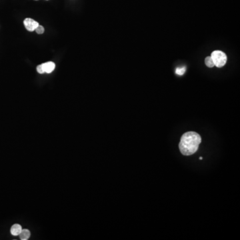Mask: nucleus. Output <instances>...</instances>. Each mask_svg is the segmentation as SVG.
I'll list each match as a JSON object with an SVG mask.
<instances>
[{"instance_id":"f257e3e1","label":"nucleus","mask_w":240,"mask_h":240,"mask_svg":"<svg viewBox=\"0 0 240 240\" xmlns=\"http://www.w3.org/2000/svg\"><path fill=\"white\" fill-rule=\"evenodd\" d=\"M201 138L198 133L188 131L183 135L179 144L180 152L184 155H191L198 151Z\"/></svg>"},{"instance_id":"f03ea898","label":"nucleus","mask_w":240,"mask_h":240,"mask_svg":"<svg viewBox=\"0 0 240 240\" xmlns=\"http://www.w3.org/2000/svg\"><path fill=\"white\" fill-rule=\"evenodd\" d=\"M211 57L213 60L214 65L218 68L223 67L227 62V55L221 51H214L211 53Z\"/></svg>"},{"instance_id":"7ed1b4c3","label":"nucleus","mask_w":240,"mask_h":240,"mask_svg":"<svg viewBox=\"0 0 240 240\" xmlns=\"http://www.w3.org/2000/svg\"><path fill=\"white\" fill-rule=\"evenodd\" d=\"M24 24L25 28L27 31L29 32H34L35 31V29H36V27L39 25L38 22L36 21H35L33 19L31 18H26L24 22Z\"/></svg>"},{"instance_id":"20e7f679","label":"nucleus","mask_w":240,"mask_h":240,"mask_svg":"<svg viewBox=\"0 0 240 240\" xmlns=\"http://www.w3.org/2000/svg\"><path fill=\"white\" fill-rule=\"evenodd\" d=\"M42 66H43V70H44L45 72L47 73H52L55 68V63L52 62H49L42 63Z\"/></svg>"},{"instance_id":"39448f33","label":"nucleus","mask_w":240,"mask_h":240,"mask_svg":"<svg viewBox=\"0 0 240 240\" xmlns=\"http://www.w3.org/2000/svg\"><path fill=\"white\" fill-rule=\"evenodd\" d=\"M22 230V226H20L19 224H14V226H11V229H10V232L12 236H19V234L21 233V231Z\"/></svg>"},{"instance_id":"423d86ee","label":"nucleus","mask_w":240,"mask_h":240,"mask_svg":"<svg viewBox=\"0 0 240 240\" xmlns=\"http://www.w3.org/2000/svg\"><path fill=\"white\" fill-rule=\"evenodd\" d=\"M30 231L28 230L27 229H22L21 233L19 234V237H20V239L22 240H27L29 239V238L30 237Z\"/></svg>"},{"instance_id":"0eeeda50","label":"nucleus","mask_w":240,"mask_h":240,"mask_svg":"<svg viewBox=\"0 0 240 240\" xmlns=\"http://www.w3.org/2000/svg\"><path fill=\"white\" fill-rule=\"evenodd\" d=\"M205 63L208 68H213V66H215V65H214V63L213 62V60L211 59V56L207 57L205 59Z\"/></svg>"},{"instance_id":"6e6552de","label":"nucleus","mask_w":240,"mask_h":240,"mask_svg":"<svg viewBox=\"0 0 240 240\" xmlns=\"http://www.w3.org/2000/svg\"><path fill=\"white\" fill-rule=\"evenodd\" d=\"M185 67H182V68H177L175 70V73L179 75H182L185 72Z\"/></svg>"},{"instance_id":"1a4fd4ad","label":"nucleus","mask_w":240,"mask_h":240,"mask_svg":"<svg viewBox=\"0 0 240 240\" xmlns=\"http://www.w3.org/2000/svg\"><path fill=\"white\" fill-rule=\"evenodd\" d=\"M35 31L36 32L37 34H43V33H44L45 29H44V27H43V26H42V25H39L36 27V29H35Z\"/></svg>"},{"instance_id":"9d476101","label":"nucleus","mask_w":240,"mask_h":240,"mask_svg":"<svg viewBox=\"0 0 240 240\" xmlns=\"http://www.w3.org/2000/svg\"><path fill=\"white\" fill-rule=\"evenodd\" d=\"M37 71L38 73H41V74H42V73H45L44 70H43V68L42 64H41V65H37Z\"/></svg>"},{"instance_id":"9b49d317","label":"nucleus","mask_w":240,"mask_h":240,"mask_svg":"<svg viewBox=\"0 0 240 240\" xmlns=\"http://www.w3.org/2000/svg\"><path fill=\"white\" fill-rule=\"evenodd\" d=\"M202 159H203L202 157H200V160H202Z\"/></svg>"},{"instance_id":"f8f14e48","label":"nucleus","mask_w":240,"mask_h":240,"mask_svg":"<svg viewBox=\"0 0 240 240\" xmlns=\"http://www.w3.org/2000/svg\"><path fill=\"white\" fill-rule=\"evenodd\" d=\"M35 1H37V0H35Z\"/></svg>"}]
</instances>
